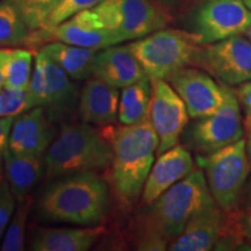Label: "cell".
<instances>
[{
    "label": "cell",
    "mask_w": 251,
    "mask_h": 251,
    "mask_svg": "<svg viewBox=\"0 0 251 251\" xmlns=\"http://www.w3.org/2000/svg\"><path fill=\"white\" fill-rule=\"evenodd\" d=\"M113 148L112 185L125 207L133 206L142 196L159 140L150 119L135 125H122L107 136Z\"/></svg>",
    "instance_id": "1"
},
{
    "label": "cell",
    "mask_w": 251,
    "mask_h": 251,
    "mask_svg": "<svg viewBox=\"0 0 251 251\" xmlns=\"http://www.w3.org/2000/svg\"><path fill=\"white\" fill-rule=\"evenodd\" d=\"M108 187L96 172H79L57 178L39 200L43 219L78 226H98L107 213Z\"/></svg>",
    "instance_id": "2"
},
{
    "label": "cell",
    "mask_w": 251,
    "mask_h": 251,
    "mask_svg": "<svg viewBox=\"0 0 251 251\" xmlns=\"http://www.w3.org/2000/svg\"><path fill=\"white\" fill-rule=\"evenodd\" d=\"M215 203L205 172L193 170L149 203L141 235H149L170 244L183 233L194 215Z\"/></svg>",
    "instance_id": "3"
},
{
    "label": "cell",
    "mask_w": 251,
    "mask_h": 251,
    "mask_svg": "<svg viewBox=\"0 0 251 251\" xmlns=\"http://www.w3.org/2000/svg\"><path fill=\"white\" fill-rule=\"evenodd\" d=\"M113 148L107 136L90 124L64 125L43 157L48 179L112 165Z\"/></svg>",
    "instance_id": "4"
},
{
    "label": "cell",
    "mask_w": 251,
    "mask_h": 251,
    "mask_svg": "<svg viewBox=\"0 0 251 251\" xmlns=\"http://www.w3.org/2000/svg\"><path fill=\"white\" fill-rule=\"evenodd\" d=\"M199 42L191 31L162 28L128 43L151 81L168 80L176 71L194 64Z\"/></svg>",
    "instance_id": "5"
},
{
    "label": "cell",
    "mask_w": 251,
    "mask_h": 251,
    "mask_svg": "<svg viewBox=\"0 0 251 251\" xmlns=\"http://www.w3.org/2000/svg\"><path fill=\"white\" fill-rule=\"evenodd\" d=\"M92 9L118 45L162 29L170 19L168 9L155 0H105Z\"/></svg>",
    "instance_id": "6"
},
{
    "label": "cell",
    "mask_w": 251,
    "mask_h": 251,
    "mask_svg": "<svg viewBox=\"0 0 251 251\" xmlns=\"http://www.w3.org/2000/svg\"><path fill=\"white\" fill-rule=\"evenodd\" d=\"M209 191L216 205L231 211L240 203L250 174V161L244 139L207 155L201 159Z\"/></svg>",
    "instance_id": "7"
},
{
    "label": "cell",
    "mask_w": 251,
    "mask_h": 251,
    "mask_svg": "<svg viewBox=\"0 0 251 251\" xmlns=\"http://www.w3.org/2000/svg\"><path fill=\"white\" fill-rule=\"evenodd\" d=\"M250 26L251 9L242 0H200L190 18V31L201 46L241 35Z\"/></svg>",
    "instance_id": "8"
},
{
    "label": "cell",
    "mask_w": 251,
    "mask_h": 251,
    "mask_svg": "<svg viewBox=\"0 0 251 251\" xmlns=\"http://www.w3.org/2000/svg\"><path fill=\"white\" fill-rule=\"evenodd\" d=\"M221 85L225 92L221 107L214 114L197 119L187 131L190 146L206 155L243 139V122L236 93L227 84Z\"/></svg>",
    "instance_id": "9"
},
{
    "label": "cell",
    "mask_w": 251,
    "mask_h": 251,
    "mask_svg": "<svg viewBox=\"0 0 251 251\" xmlns=\"http://www.w3.org/2000/svg\"><path fill=\"white\" fill-rule=\"evenodd\" d=\"M194 64L229 86L251 80V41L235 35L200 46Z\"/></svg>",
    "instance_id": "10"
},
{
    "label": "cell",
    "mask_w": 251,
    "mask_h": 251,
    "mask_svg": "<svg viewBox=\"0 0 251 251\" xmlns=\"http://www.w3.org/2000/svg\"><path fill=\"white\" fill-rule=\"evenodd\" d=\"M152 97L149 119L158 136L157 153L165 152L179 142L188 122L186 105L169 81L164 79L151 81Z\"/></svg>",
    "instance_id": "11"
},
{
    "label": "cell",
    "mask_w": 251,
    "mask_h": 251,
    "mask_svg": "<svg viewBox=\"0 0 251 251\" xmlns=\"http://www.w3.org/2000/svg\"><path fill=\"white\" fill-rule=\"evenodd\" d=\"M186 105L188 115L201 119L214 114L224 103L225 92L207 71L185 67L176 71L168 79Z\"/></svg>",
    "instance_id": "12"
},
{
    "label": "cell",
    "mask_w": 251,
    "mask_h": 251,
    "mask_svg": "<svg viewBox=\"0 0 251 251\" xmlns=\"http://www.w3.org/2000/svg\"><path fill=\"white\" fill-rule=\"evenodd\" d=\"M37 31V40L59 41L83 48L101 50L118 45L111 31L99 23L92 8L81 11L50 29Z\"/></svg>",
    "instance_id": "13"
},
{
    "label": "cell",
    "mask_w": 251,
    "mask_h": 251,
    "mask_svg": "<svg viewBox=\"0 0 251 251\" xmlns=\"http://www.w3.org/2000/svg\"><path fill=\"white\" fill-rule=\"evenodd\" d=\"M55 137V128L46 109L34 107L14 118L8 149L19 156L42 157Z\"/></svg>",
    "instance_id": "14"
},
{
    "label": "cell",
    "mask_w": 251,
    "mask_h": 251,
    "mask_svg": "<svg viewBox=\"0 0 251 251\" xmlns=\"http://www.w3.org/2000/svg\"><path fill=\"white\" fill-rule=\"evenodd\" d=\"M194 170L192 155L183 146L172 147L159 155L147 178L141 200L146 205L155 201L176 183Z\"/></svg>",
    "instance_id": "15"
},
{
    "label": "cell",
    "mask_w": 251,
    "mask_h": 251,
    "mask_svg": "<svg viewBox=\"0 0 251 251\" xmlns=\"http://www.w3.org/2000/svg\"><path fill=\"white\" fill-rule=\"evenodd\" d=\"M120 91L97 77H91L83 86L78 99V117L81 122L108 126L118 120Z\"/></svg>",
    "instance_id": "16"
},
{
    "label": "cell",
    "mask_w": 251,
    "mask_h": 251,
    "mask_svg": "<svg viewBox=\"0 0 251 251\" xmlns=\"http://www.w3.org/2000/svg\"><path fill=\"white\" fill-rule=\"evenodd\" d=\"M93 76L119 90L147 77L128 45H115L99 50L94 62Z\"/></svg>",
    "instance_id": "17"
},
{
    "label": "cell",
    "mask_w": 251,
    "mask_h": 251,
    "mask_svg": "<svg viewBox=\"0 0 251 251\" xmlns=\"http://www.w3.org/2000/svg\"><path fill=\"white\" fill-rule=\"evenodd\" d=\"M224 214L216 205L207 207L188 221L183 233L169 244L171 251H208L219 243L224 229Z\"/></svg>",
    "instance_id": "18"
},
{
    "label": "cell",
    "mask_w": 251,
    "mask_h": 251,
    "mask_svg": "<svg viewBox=\"0 0 251 251\" xmlns=\"http://www.w3.org/2000/svg\"><path fill=\"white\" fill-rule=\"evenodd\" d=\"M37 54L43 63L46 72L48 92V102L45 107L47 114L52 122L67 120L74 113L79 99L77 85L48 56L42 51Z\"/></svg>",
    "instance_id": "19"
},
{
    "label": "cell",
    "mask_w": 251,
    "mask_h": 251,
    "mask_svg": "<svg viewBox=\"0 0 251 251\" xmlns=\"http://www.w3.org/2000/svg\"><path fill=\"white\" fill-rule=\"evenodd\" d=\"M106 233L103 226L81 228H47L37 230L31 238L34 251H87Z\"/></svg>",
    "instance_id": "20"
},
{
    "label": "cell",
    "mask_w": 251,
    "mask_h": 251,
    "mask_svg": "<svg viewBox=\"0 0 251 251\" xmlns=\"http://www.w3.org/2000/svg\"><path fill=\"white\" fill-rule=\"evenodd\" d=\"M40 51L54 61L72 80L79 81L93 77L94 62L99 50L50 41Z\"/></svg>",
    "instance_id": "21"
},
{
    "label": "cell",
    "mask_w": 251,
    "mask_h": 251,
    "mask_svg": "<svg viewBox=\"0 0 251 251\" xmlns=\"http://www.w3.org/2000/svg\"><path fill=\"white\" fill-rule=\"evenodd\" d=\"M42 157L15 155L7 148L4 155L6 181L17 202L24 201L40 180L43 172Z\"/></svg>",
    "instance_id": "22"
},
{
    "label": "cell",
    "mask_w": 251,
    "mask_h": 251,
    "mask_svg": "<svg viewBox=\"0 0 251 251\" xmlns=\"http://www.w3.org/2000/svg\"><path fill=\"white\" fill-rule=\"evenodd\" d=\"M152 83L148 77L122 89L118 120L121 125H135L149 118Z\"/></svg>",
    "instance_id": "23"
},
{
    "label": "cell",
    "mask_w": 251,
    "mask_h": 251,
    "mask_svg": "<svg viewBox=\"0 0 251 251\" xmlns=\"http://www.w3.org/2000/svg\"><path fill=\"white\" fill-rule=\"evenodd\" d=\"M30 35L31 30L12 0H0V46L25 45Z\"/></svg>",
    "instance_id": "24"
},
{
    "label": "cell",
    "mask_w": 251,
    "mask_h": 251,
    "mask_svg": "<svg viewBox=\"0 0 251 251\" xmlns=\"http://www.w3.org/2000/svg\"><path fill=\"white\" fill-rule=\"evenodd\" d=\"M33 54L27 49H8L4 69L5 89L28 90L33 75Z\"/></svg>",
    "instance_id": "25"
},
{
    "label": "cell",
    "mask_w": 251,
    "mask_h": 251,
    "mask_svg": "<svg viewBox=\"0 0 251 251\" xmlns=\"http://www.w3.org/2000/svg\"><path fill=\"white\" fill-rule=\"evenodd\" d=\"M33 198L28 196L24 201L18 202V207L13 213L11 221L2 237L0 250L2 251H21L25 249V231L29 215Z\"/></svg>",
    "instance_id": "26"
},
{
    "label": "cell",
    "mask_w": 251,
    "mask_h": 251,
    "mask_svg": "<svg viewBox=\"0 0 251 251\" xmlns=\"http://www.w3.org/2000/svg\"><path fill=\"white\" fill-rule=\"evenodd\" d=\"M59 1L61 0H12L31 33L45 27L47 20Z\"/></svg>",
    "instance_id": "27"
},
{
    "label": "cell",
    "mask_w": 251,
    "mask_h": 251,
    "mask_svg": "<svg viewBox=\"0 0 251 251\" xmlns=\"http://www.w3.org/2000/svg\"><path fill=\"white\" fill-rule=\"evenodd\" d=\"M35 107L28 90L0 91V117H18L23 113Z\"/></svg>",
    "instance_id": "28"
},
{
    "label": "cell",
    "mask_w": 251,
    "mask_h": 251,
    "mask_svg": "<svg viewBox=\"0 0 251 251\" xmlns=\"http://www.w3.org/2000/svg\"><path fill=\"white\" fill-rule=\"evenodd\" d=\"M105 0H61L42 29H50L85 9H91ZM41 30V29H40Z\"/></svg>",
    "instance_id": "29"
},
{
    "label": "cell",
    "mask_w": 251,
    "mask_h": 251,
    "mask_svg": "<svg viewBox=\"0 0 251 251\" xmlns=\"http://www.w3.org/2000/svg\"><path fill=\"white\" fill-rule=\"evenodd\" d=\"M28 92L30 93L35 107H46L48 102V92H47V79L43 63L41 61L39 54L34 58V70L31 75Z\"/></svg>",
    "instance_id": "30"
},
{
    "label": "cell",
    "mask_w": 251,
    "mask_h": 251,
    "mask_svg": "<svg viewBox=\"0 0 251 251\" xmlns=\"http://www.w3.org/2000/svg\"><path fill=\"white\" fill-rule=\"evenodd\" d=\"M15 198L12 193L8 183L5 180H0V244L4 237L6 229L11 221L15 211Z\"/></svg>",
    "instance_id": "31"
},
{
    "label": "cell",
    "mask_w": 251,
    "mask_h": 251,
    "mask_svg": "<svg viewBox=\"0 0 251 251\" xmlns=\"http://www.w3.org/2000/svg\"><path fill=\"white\" fill-rule=\"evenodd\" d=\"M235 93L243 107L244 125L248 130H251V80L240 84Z\"/></svg>",
    "instance_id": "32"
},
{
    "label": "cell",
    "mask_w": 251,
    "mask_h": 251,
    "mask_svg": "<svg viewBox=\"0 0 251 251\" xmlns=\"http://www.w3.org/2000/svg\"><path fill=\"white\" fill-rule=\"evenodd\" d=\"M13 121V117H0V180H1V170L4 165V155L8 148L9 133Z\"/></svg>",
    "instance_id": "33"
},
{
    "label": "cell",
    "mask_w": 251,
    "mask_h": 251,
    "mask_svg": "<svg viewBox=\"0 0 251 251\" xmlns=\"http://www.w3.org/2000/svg\"><path fill=\"white\" fill-rule=\"evenodd\" d=\"M155 1L158 2L159 5H162L168 11H174V9L183 7L187 2H190L191 0H155Z\"/></svg>",
    "instance_id": "34"
},
{
    "label": "cell",
    "mask_w": 251,
    "mask_h": 251,
    "mask_svg": "<svg viewBox=\"0 0 251 251\" xmlns=\"http://www.w3.org/2000/svg\"><path fill=\"white\" fill-rule=\"evenodd\" d=\"M8 56V48L0 49V91L4 89V69Z\"/></svg>",
    "instance_id": "35"
},
{
    "label": "cell",
    "mask_w": 251,
    "mask_h": 251,
    "mask_svg": "<svg viewBox=\"0 0 251 251\" xmlns=\"http://www.w3.org/2000/svg\"><path fill=\"white\" fill-rule=\"evenodd\" d=\"M244 194H246V201L249 208H251V176L247 181L246 188H244Z\"/></svg>",
    "instance_id": "36"
},
{
    "label": "cell",
    "mask_w": 251,
    "mask_h": 251,
    "mask_svg": "<svg viewBox=\"0 0 251 251\" xmlns=\"http://www.w3.org/2000/svg\"><path fill=\"white\" fill-rule=\"evenodd\" d=\"M247 149H248V155H249V161L251 165V130H249V137L247 141Z\"/></svg>",
    "instance_id": "37"
},
{
    "label": "cell",
    "mask_w": 251,
    "mask_h": 251,
    "mask_svg": "<svg viewBox=\"0 0 251 251\" xmlns=\"http://www.w3.org/2000/svg\"><path fill=\"white\" fill-rule=\"evenodd\" d=\"M247 228L251 235V215L248 216V219H247Z\"/></svg>",
    "instance_id": "38"
},
{
    "label": "cell",
    "mask_w": 251,
    "mask_h": 251,
    "mask_svg": "<svg viewBox=\"0 0 251 251\" xmlns=\"http://www.w3.org/2000/svg\"><path fill=\"white\" fill-rule=\"evenodd\" d=\"M244 34H246V35H247V37H248V39H249L250 41H251V26L249 27V28H248V30L246 31V33H244Z\"/></svg>",
    "instance_id": "39"
},
{
    "label": "cell",
    "mask_w": 251,
    "mask_h": 251,
    "mask_svg": "<svg viewBox=\"0 0 251 251\" xmlns=\"http://www.w3.org/2000/svg\"><path fill=\"white\" fill-rule=\"evenodd\" d=\"M242 1L248 6V7L251 9V0H242Z\"/></svg>",
    "instance_id": "40"
}]
</instances>
